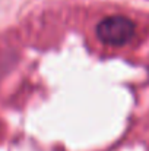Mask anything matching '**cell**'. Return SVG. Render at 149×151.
Here are the masks:
<instances>
[{
    "label": "cell",
    "instance_id": "1",
    "mask_svg": "<svg viewBox=\"0 0 149 151\" xmlns=\"http://www.w3.org/2000/svg\"><path fill=\"white\" fill-rule=\"evenodd\" d=\"M135 22L121 15L107 16L97 25V37L108 46H123L135 37Z\"/></svg>",
    "mask_w": 149,
    "mask_h": 151
}]
</instances>
